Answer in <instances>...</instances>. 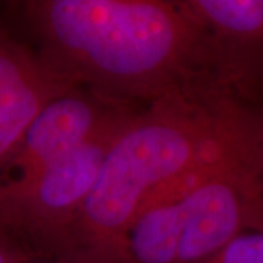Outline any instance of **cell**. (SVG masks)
<instances>
[{
    "mask_svg": "<svg viewBox=\"0 0 263 263\" xmlns=\"http://www.w3.org/2000/svg\"><path fill=\"white\" fill-rule=\"evenodd\" d=\"M16 6L38 56L75 86L132 105L219 91L203 31L180 0H29Z\"/></svg>",
    "mask_w": 263,
    "mask_h": 263,
    "instance_id": "cell-1",
    "label": "cell"
},
{
    "mask_svg": "<svg viewBox=\"0 0 263 263\" xmlns=\"http://www.w3.org/2000/svg\"><path fill=\"white\" fill-rule=\"evenodd\" d=\"M257 111L221 91L141 107L108 151L73 230L72 260L126 263L124 238L143 203L206 164L253 145Z\"/></svg>",
    "mask_w": 263,
    "mask_h": 263,
    "instance_id": "cell-2",
    "label": "cell"
},
{
    "mask_svg": "<svg viewBox=\"0 0 263 263\" xmlns=\"http://www.w3.org/2000/svg\"><path fill=\"white\" fill-rule=\"evenodd\" d=\"M257 230H263V174L256 138L151 196L127 230L124 259L199 263Z\"/></svg>",
    "mask_w": 263,
    "mask_h": 263,
    "instance_id": "cell-3",
    "label": "cell"
},
{
    "mask_svg": "<svg viewBox=\"0 0 263 263\" xmlns=\"http://www.w3.org/2000/svg\"><path fill=\"white\" fill-rule=\"evenodd\" d=\"M139 108L120 116L94 139L27 181L0 187V230L34 256L72 259L79 214L117 135Z\"/></svg>",
    "mask_w": 263,
    "mask_h": 263,
    "instance_id": "cell-4",
    "label": "cell"
},
{
    "mask_svg": "<svg viewBox=\"0 0 263 263\" xmlns=\"http://www.w3.org/2000/svg\"><path fill=\"white\" fill-rule=\"evenodd\" d=\"M206 40L216 88L250 110L263 101V0H180Z\"/></svg>",
    "mask_w": 263,
    "mask_h": 263,
    "instance_id": "cell-5",
    "label": "cell"
},
{
    "mask_svg": "<svg viewBox=\"0 0 263 263\" xmlns=\"http://www.w3.org/2000/svg\"><path fill=\"white\" fill-rule=\"evenodd\" d=\"M136 107L142 105L117 103L81 86L70 88L50 101L29 124L18 148L0 168V187L34 177Z\"/></svg>",
    "mask_w": 263,
    "mask_h": 263,
    "instance_id": "cell-6",
    "label": "cell"
},
{
    "mask_svg": "<svg viewBox=\"0 0 263 263\" xmlns=\"http://www.w3.org/2000/svg\"><path fill=\"white\" fill-rule=\"evenodd\" d=\"M73 86L34 48L0 31V168L40 111Z\"/></svg>",
    "mask_w": 263,
    "mask_h": 263,
    "instance_id": "cell-7",
    "label": "cell"
},
{
    "mask_svg": "<svg viewBox=\"0 0 263 263\" xmlns=\"http://www.w3.org/2000/svg\"><path fill=\"white\" fill-rule=\"evenodd\" d=\"M199 263H263V230L247 231Z\"/></svg>",
    "mask_w": 263,
    "mask_h": 263,
    "instance_id": "cell-8",
    "label": "cell"
},
{
    "mask_svg": "<svg viewBox=\"0 0 263 263\" xmlns=\"http://www.w3.org/2000/svg\"><path fill=\"white\" fill-rule=\"evenodd\" d=\"M34 257V254L28 252L22 245H15L6 250L3 254H0V263H29Z\"/></svg>",
    "mask_w": 263,
    "mask_h": 263,
    "instance_id": "cell-9",
    "label": "cell"
},
{
    "mask_svg": "<svg viewBox=\"0 0 263 263\" xmlns=\"http://www.w3.org/2000/svg\"><path fill=\"white\" fill-rule=\"evenodd\" d=\"M257 158L263 174V107L257 110Z\"/></svg>",
    "mask_w": 263,
    "mask_h": 263,
    "instance_id": "cell-10",
    "label": "cell"
},
{
    "mask_svg": "<svg viewBox=\"0 0 263 263\" xmlns=\"http://www.w3.org/2000/svg\"><path fill=\"white\" fill-rule=\"evenodd\" d=\"M15 245H18V241L15 238H12L8 233H5L3 230H0V254H3L6 250H9L10 247Z\"/></svg>",
    "mask_w": 263,
    "mask_h": 263,
    "instance_id": "cell-11",
    "label": "cell"
},
{
    "mask_svg": "<svg viewBox=\"0 0 263 263\" xmlns=\"http://www.w3.org/2000/svg\"><path fill=\"white\" fill-rule=\"evenodd\" d=\"M29 263H79L72 259H56V257H34Z\"/></svg>",
    "mask_w": 263,
    "mask_h": 263,
    "instance_id": "cell-12",
    "label": "cell"
}]
</instances>
